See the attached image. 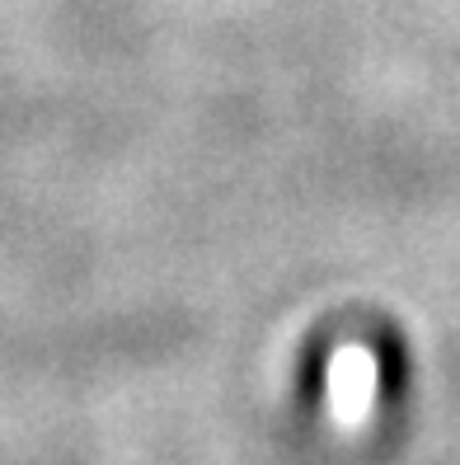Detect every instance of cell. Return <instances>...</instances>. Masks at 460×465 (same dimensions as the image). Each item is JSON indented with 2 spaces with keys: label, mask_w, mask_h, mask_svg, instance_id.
<instances>
[{
  "label": "cell",
  "mask_w": 460,
  "mask_h": 465,
  "mask_svg": "<svg viewBox=\"0 0 460 465\" xmlns=\"http://www.w3.org/2000/svg\"><path fill=\"white\" fill-rule=\"evenodd\" d=\"M376 352L367 343H338L329 358V414L338 428H362L376 409Z\"/></svg>",
  "instance_id": "obj_1"
}]
</instances>
